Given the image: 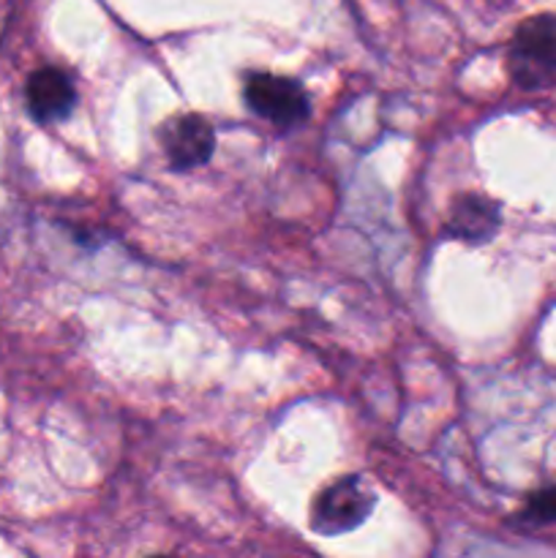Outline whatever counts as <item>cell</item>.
Masks as SVG:
<instances>
[{"instance_id": "obj_1", "label": "cell", "mask_w": 556, "mask_h": 558, "mask_svg": "<svg viewBox=\"0 0 556 558\" xmlns=\"http://www.w3.org/2000/svg\"><path fill=\"white\" fill-rule=\"evenodd\" d=\"M512 80L523 87L548 85L556 76V16H534L518 27L510 47Z\"/></svg>"}, {"instance_id": "obj_2", "label": "cell", "mask_w": 556, "mask_h": 558, "mask_svg": "<svg viewBox=\"0 0 556 558\" xmlns=\"http://www.w3.org/2000/svg\"><path fill=\"white\" fill-rule=\"evenodd\" d=\"M243 96L251 112L270 120L273 125H281V129L298 125L309 118V96H305L303 85L287 80V76L249 74Z\"/></svg>"}, {"instance_id": "obj_3", "label": "cell", "mask_w": 556, "mask_h": 558, "mask_svg": "<svg viewBox=\"0 0 556 558\" xmlns=\"http://www.w3.org/2000/svg\"><path fill=\"white\" fill-rule=\"evenodd\" d=\"M374 507V494L358 477H347L322 490L314 501L311 526L319 534L352 532Z\"/></svg>"}, {"instance_id": "obj_4", "label": "cell", "mask_w": 556, "mask_h": 558, "mask_svg": "<svg viewBox=\"0 0 556 558\" xmlns=\"http://www.w3.org/2000/svg\"><path fill=\"white\" fill-rule=\"evenodd\" d=\"M216 136L200 114H183L161 125V147L174 169H194L210 158Z\"/></svg>"}, {"instance_id": "obj_5", "label": "cell", "mask_w": 556, "mask_h": 558, "mask_svg": "<svg viewBox=\"0 0 556 558\" xmlns=\"http://www.w3.org/2000/svg\"><path fill=\"white\" fill-rule=\"evenodd\" d=\"M27 109H31L33 120L38 123H58V120L69 118L74 109L76 90L71 85L69 74L60 69H38L33 71L27 80Z\"/></svg>"}, {"instance_id": "obj_6", "label": "cell", "mask_w": 556, "mask_h": 558, "mask_svg": "<svg viewBox=\"0 0 556 558\" xmlns=\"http://www.w3.org/2000/svg\"><path fill=\"white\" fill-rule=\"evenodd\" d=\"M452 218H456V234L467 240H485L499 223L494 207L478 196H467V199L458 202Z\"/></svg>"}, {"instance_id": "obj_7", "label": "cell", "mask_w": 556, "mask_h": 558, "mask_svg": "<svg viewBox=\"0 0 556 558\" xmlns=\"http://www.w3.org/2000/svg\"><path fill=\"white\" fill-rule=\"evenodd\" d=\"M523 518L532 523H556V485L554 488L537 490V494L529 499Z\"/></svg>"}]
</instances>
